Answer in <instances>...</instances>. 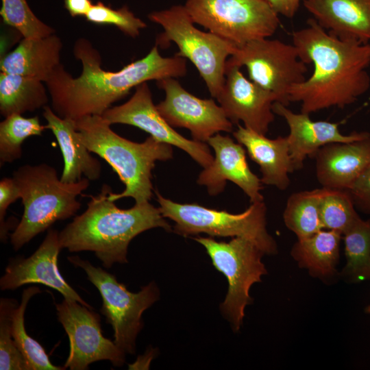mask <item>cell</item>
I'll return each instance as SVG.
<instances>
[{"instance_id":"1","label":"cell","mask_w":370,"mask_h":370,"mask_svg":"<svg viewBox=\"0 0 370 370\" xmlns=\"http://www.w3.org/2000/svg\"><path fill=\"white\" fill-rule=\"evenodd\" d=\"M73 55L82 65L79 76L73 77L60 64L45 84L53 112L74 121L86 116H101L112 103L143 82L181 77L187 71L186 58L176 54L163 57L156 45L147 56L118 71L102 68L100 53L86 38L75 41Z\"/></svg>"},{"instance_id":"2","label":"cell","mask_w":370,"mask_h":370,"mask_svg":"<svg viewBox=\"0 0 370 370\" xmlns=\"http://www.w3.org/2000/svg\"><path fill=\"white\" fill-rule=\"evenodd\" d=\"M293 44L313 73L288 92V101L299 102L301 112L310 114L332 107L343 108L370 88V43L342 40L327 32L312 18L294 31Z\"/></svg>"},{"instance_id":"3","label":"cell","mask_w":370,"mask_h":370,"mask_svg":"<svg viewBox=\"0 0 370 370\" xmlns=\"http://www.w3.org/2000/svg\"><path fill=\"white\" fill-rule=\"evenodd\" d=\"M111 192L103 184L98 195L89 196L86 210L59 232L62 249L92 251L106 269L127 262L128 246L140 233L155 227L171 230L159 208L146 202L121 209L109 199Z\"/></svg>"},{"instance_id":"4","label":"cell","mask_w":370,"mask_h":370,"mask_svg":"<svg viewBox=\"0 0 370 370\" xmlns=\"http://www.w3.org/2000/svg\"><path fill=\"white\" fill-rule=\"evenodd\" d=\"M75 121L82 143L106 160L125 185L121 193L111 192L109 199L116 201L132 197L136 204L149 202L153 190L152 170L157 161L173 158L172 146L151 136L143 143L126 139L115 133L102 116H86Z\"/></svg>"},{"instance_id":"5","label":"cell","mask_w":370,"mask_h":370,"mask_svg":"<svg viewBox=\"0 0 370 370\" xmlns=\"http://www.w3.org/2000/svg\"><path fill=\"white\" fill-rule=\"evenodd\" d=\"M12 178L24 208L21 221L10 236L15 251L56 221L75 216L81 208L77 197L90 185V180L84 177L74 183L63 182L56 169L46 163L23 165L13 172Z\"/></svg>"},{"instance_id":"6","label":"cell","mask_w":370,"mask_h":370,"mask_svg":"<svg viewBox=\"0 0 370 370\" xmlns=\"http://www.w3.org/2000/svg\"><path fill=\"white\" fill-rule=\"evenodd\" d=\"M154 192L162 215L175 223L173 231L177 234L243 237L256 243L265 254L278 252L277 243L267 229L264 201L252 202L244 212L233 214L197 204L177 203L164 197L158 190Z\"/></svg>"},{"instance_id":"7","label":"cell","mask_w":370,"mask_h":370,"mask_svg":"<svg viewBox=\"0 0 370 370\" xmlns=\"http://www.w3.org/2000/svg\"><path fill=\"white\" fill-rule=\"evenodd\" d=\"M148 18L164 30L156 37V45L165 47L174 42L179 49L176 55L195 65L210 95L216 98L225 82L226 62L237 46L212 32L197 28L184 5L152 12Z\"/></svg>"},{"instance_id":"8","label":"cell","mask_w":370,"mask_h":370,"mask_svg":"<svg viewBox=\"0 0 370 370\" xmlns=\"http://www.w3.org/2000/svg\"><path fill=\"white\" fill-rule=\"evenodd\" d=\"M209 255L213 266L227 278V293L220 305L223 315L234 332L241 329L245 309L251 304L249 295L251 286L262 281L267 270L262 261L265 254L251 241L233 237L229 242L217 241L211 237H196Z\"/></svg>"},{"instance_id":"9","label":"cell","mask_w":370,"mask_h":370,"mask_svg":"<svg viewBox=\"0 0 370 370\" xmlns=\"http://www.w3.org/2000/svg\"><path fill=\"white\" fill-rule=\"evenodd\" d=\"M67 260L82 269L88 280L98 289L102 299L101 312L114 332V342L125 353L136 352V340L143 328L142 314L159 299V290L153 282L138 293L128 291L115 275L78 256Z\"/></svg>"},{"instance_id":"10","label":"cell","mask_w":370,"mask_h":370,"mask_svg":"<svg viewBox=\"0 0 370 370\" xmlns=\"http://www.w3.org/2000/svg\"><path fill=\"white\" fill-rule=\"evenodd\" d=\"M184 7L195 24L237 47L271 36L280 23L267 0H186Z\"/></svg>"},{"instance_id":"11","label":"cell","mask_w":370,"mask_h":370,"mask_svg":"<svg viewBox=\"0 0 370 370\" xmlns=\"http://www.w3.org/2000/svg\"><path fill=\"white\" fill-rule=\"evenodd\" d=\"M227 62L245 66L251 81L273 93L276 102L286 106L290 89L306 79L308 71L293 44L268 38L236 47Z\"/></svg>"},{"instance_id":"12","label":"cell","mask_w":370,"mask_h":370,"mask_svg":"<svg viewBox=\"0 0 370 370\" xmlns=\"http://www.w3.org/2000/svg\"><path fill=\"white\" fill-rule=\"evenodd\" d=\"M58 320L69 340V354L64 365L71 370H86L89 365L109 360L120 367L125 362V353L102 334L100 317L92 309L64 299L56 304Z\"/></svg>"},{"instance_id":"13","label":"cell","mask_w":370,"mask_h":370,"mask_svg":"<svg viewBox=\"0 0 370 370\" xmlns=\"http://www.w3.org/2000/svg\"><path fill=\"white\" fill-rule=\"evenodd\" d=\"M156 84L165 92L164 99L156 107L171 127L186 128L193 140L203 143L220 132H232L233 123L214 99L192 95L174 77L158 80Z\"/></svg>"},{"instance_id":"14","label":"cell","mask_w":370,"mask_h":370,"mask_svg":"<svg viewBox=\"0 0 370 370\" xmlns=\"http://www.w3.org/2000/svg\"><path fill=\"white\" fill-rule=\"evenodd\" d=\"M101 116L110 125L136 127L160 142L182 149L203 168L208 166L213 160L208 145L184 137L166 122L154 105L147 82L138 85L127 102L110 108Z\"/></svg>"},{"instance_id":"15","label":"cell","mask_w":370,"mask_h":370,"mask_svg":"<svg viewBox=\"0 0 370 370\" xmlns=\"http://www.w3.org/2000/svg\"><path fill=\"white\" fill-rule=\"evenodd\" d=\"M241 67L226 62L225 82L216 97L233 124L266 135L275 119L273 105L275 96L247 79Z\"/></svg>"},{"instance_id":"16","label":"cell","mask_w":370,"mask_h":370,"mask_svg":"<svg viewBox=\"0 0 370 370\" xmlns=\"http://www.w3.org/2000/svg\"><path fill=\"white\" fill-rule=\"evenodd\" d=\"M62 249L59 232L49 228L38 248L29 257L10 258L0 279L1 291L14 290L29 284H41L60 292L64 299L77 301L92 309L68 284L59 271L58 260Z\"/></svg>"},{"instance_id":"17","label":"cell","mask_w":370,"mask_h":370,"mask_svg":"<svg viewBox=\"0 0 370 370\" xmlns=\"http://www.w3.org/2000/svg\"><path fill=\"white\" fill-rule=\"evenodd\" d=\"M207 143L213 149L214 157L199 175L197 184L206 186L210 195L216 196L224 190L228 180L237 185L251 203L264 201L262 182L251 171L243 146L219 133Z\"/></svg>"},{"instance_id":"18","label":"cell","mask_w":370,"mask_h":370,"mask_svg":"<svg viewBox=\"0 0 370 370\" xmlns=\"http://www.w3.org/2000/svg\"><path fill=\"white\" fill-rule=\"evenodd\" d=\"M273 111L282 116L288 126L286 137L295 171L301 169L307 157L314 158L318 150L328 144L349 143L370 136L367 132L343 134L339 130L341 123L313 121L310 114L295 113L280 102L273 103Z\"/></svg>"},{"instance_id":"19","label":"cell","mask_w":370,"mask_h":370,"mask_svg":"<svg viewBox=\"0 0 370 370\" xmlns=\"http://www.w3.org/2000/svg\"><path fill=\"white\" fill-rule=\"evenodd\" d=\"M314 158L316 177L322 187L348 190L370 164V136L328 144Z\"/></svg>"},{"instance_id":"20","label":"cell","mask_w":370,"mask_h":370,"mask_svg":"<svg viewBox=\"0 0 370 370\" xmlns=\"http://www.w3.org/2000/svg\"><path fill=\"white\" fill-rule=\"evenodd\" d=\"M304 5L330 34L369 43L370 0H304Z\"/></svg>"},{"instance_id":"21","label":"cell","mask_w":370,"mask_h":370,"mask_svg":"<svg viewBox=\"0 0 370 370\" xmlns=\"http://www.w3.org/2000/svg\"><path fill=\"white\" fill-rule=\"evenodd\" d=\"M233 136L247 150L250 158L258 164L262 184L285 190L290 185L289 173L293 166L286 136L271 139L238 124Z\"/></svg>"},{"instance_id":"22","label":"cell","mask_w":370,"mask_h":370,"mask_svg":"<svg viewBox=\"0 0 370 370\" xmlns=\"http://www.w3.org/2000/svg\"><path fill=\"white\" fill-rule=\"evenodd\" d=\"M42 115L47 122L46 128L56 137L63 157L60 180L65 183H74L81 180L82 175L90 181L99 180L101 163L82 143L75 121L59 116L48 105L43 108Z\"/></svg>"},{"instance_id":"23","label":"cell","mask_w":370,"mask_h":370,"mask_svg":"<svg viewBox=\"0 0 370 370\" xmlns=\"http://www.w3.org/2000/svg\"><path fill=\"white\" fill-rule=\"evenodd\" d=\"M62 42L54 34L40 38H23L0 61L1 72L39 79L45 83L61 64Z\"/></svg>"},{"instance_id":"24","label":"cell","mask_w":370,"mask_h":370,"mask_svg":"<svg viewBox=\"0 0 370 370\" xmlns=\"http://www.w3.org/2000/svg\"><path fill=\"white\" fill-rule=\"evenodd\" d=\"M342 234L323 229L308 237L297 239L291 256L301 269L312 277L329 283L340 277L337 264L340 258Z\"/></svg>"},{"instance_id":"25","label":"cell","mask_w":370,"mask_h":370,"mask_svg":"<svg viewBox=\"0 0 370 370\" xmlns=\"http://www.w3.org/2000/svg\"><path fill=\"white\" fill-rule=\"evenodd\" d=\"M45 83L16 74L0 73V113L6 117L22 114L47 106L48 90Z\"/></svg>"},{"instance_id":"26","label":"cell","mask_w":370,"mask_h":370,"mask_svg":"<svg viewBox=\"0 0 370 370\" xmlns=\"http://www.w3.org/2000/svg\"><path fill=\"white\" fill-rule=\"evenodd\" d=\"M325 188L291 194L286 204L283 220L297 239L308 237L324 229L321 218V202Z\"/></svg>"},{"instance_id":"27","label":"cell","mask_w":370,"mask_h":370,"mask_svg":"<svg viewBox=\"0 0 370 370\" xmlns=\"http://www.w3.org/2000/svg\"><path fill=\"white\" fill-rule=\"evenodd\" d=\"M346 264L339 275L349 283L370 280V219L360 218L343 235Z\"/></svg>"},{"instance_id":"28","label":"cell","mask_w":370,"mask_h":370,"mask_svg":"<svg viewBox=\"0 0 370 370\" xmlns=\"http://www.w3.org/2000/svg\"><path fill=\"white\" fill-rule=\"evenodd\" d=\"M40 293V290L37 286H29L23 291L21 301L14 309L12 315V336L30 370H63L65 369L64 366H56L51 363L42 346L27 333L25 328V312L27 303L34 295Z\"/></svg>"},{"instance_id":"29","label":"cell","mask_w":370,"mask_h":370,"mask_svg":"<svg viewBox=\"0 0 370 370\" xmlns=\"http://www.w3.org/2000/svg\"><path fill=\"white\" fill-rule=\"evenodd\" d=\"M46 126L38 116L24 117L12 114L0 123V165L12 163L22 156V144L27 138L42 136Z\"/></svg>"},{"instance_id":"30","label":"cell","mask_w":370,"mask_h":370,"mask_svg":"<svg viewBox=\"0 0 370 370\" xmlns=\"http://www.w3.org/2000/svg\"><path fill=\"white\" fill-rule=\"evenodd\" d=\"M324 188L320 208L323 228L343 235L360 217L347 190Z\"/></svg>"},{"instance_id":"31","label":"cell","mask_w":370,"mask_h":370,"mask_svg":"<svg viewBox=\"0 0 370 370\" xmlns=\"http://www.w3.org/2000/svg\"><path fill=\"white\" fill-rule=\"evenodd\" d=\"M0 15L4 23L23 38H40L55 33L51 27L34 14L26 0H1Z\"/></svg>"},{"instance_id":"32","label":"cell","mask_w":370,"mask_h":370,"mask_svg":"<svg viewBox=\"0 0 370 370\" xmlns=\"http://www.w3.org/2000/svg\"><path fill=\"white\" fill-rule=\"evenodd\" d=\"M18 305L17 301L14 299L2 297L0 299L1 370H30L12 336V315Z\"/></svg>"},{"instance_id":"33","label":"cell","mask_w":370,"mask_h":370,"mask_svg":"<svg viewBox=\"0 0 370 370\" xmlns=\"http://www.w3.org/2000/svg\"><path fill=\"white\" fill-rule=\"evenodd\" d=\"M85 17L88 21L97 25H114L132 38L137 37L140 31L147 26L127 6L113 9L101 1L93 4Z\"/></svg>"},{"instance_id":"34","label":"cell","mask_w":370,"mask_h":370,"mask_svg":"<svg viewBox=\"0 0 370 370\" xmlns=\"http://www.w3.org/2000/svg\"><path fill=\"white\" fill-rule=\"evenodd\" d=\"M20 199V191L12 177H3L0 181V239L5 243L8 237L10 225L5 221L9 206Z\"/></svg>"},{"instance_id":"35","label":"cell","mask_w":370,"mask_h":370,"mask_svg":"<svg viewBox=\"0 0 370 370\" xmlns=\"http://www.w3.org/2000/svg\"><path fill=\"white\" fill-rule=\"evenodd\" d=\"M348 191L356 208L370 215V164Z\"/></svg>"},{"instance_id":"36","label":"cell","mask_w":370,"mask_h":370,"mask_svg":"<svg viewBox=\"0 0 370 370\" xmlns=\"http://www.w3.org/2000/svg\"><path fill=\"white\" fill-rule=\"evenodd\" d=\"M278 14L293 18L297 13L301 0H267Z\"/></svg>"},{"instance_id":"37","label":"cell","mask_w":370,"mask_h":370,"mask_svg":"<svg viewBox=\"0 0 370 370\" xmlns=\"http://www.w3.org/2000/svg\"><path fill=\"white\" fill-rule=\"evenodd\" d=\"M91 0H64V6L71 16H84L92 6Z\"/></svg>"},{"instance_id":"38","label":"cell","mask_w":370,"mask_h":370,"mask_svg":"<svg viewBox=\"0 0 370 370\" xmlns=\"http://www.w3.org/2000/svg\"><path fill=\"white\" fill-rule=\"evenodd\" d=\"M365 313L370 314V304L365 307Z\"/></svg>"}]
</instances>
